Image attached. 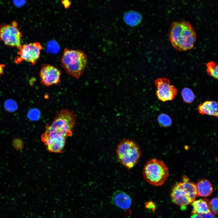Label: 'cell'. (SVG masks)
Here are the masks:
<instances>
[{"label":"cell","mask_w":218,"mask_h":218,"mask_svg":"<svg viewBox=\"0 0 218 218\" xmlns=\"http://www.w3.org/2000/svg\"><path fill=\"white\" fill-rule=\"evenodd\" d=\"M76 122L74 113L68 109L62 110L56 114L51 123L46 126L41 136L48 150L57 153L62 150L66 137L72 134Z\"/></svg>","instance_id":"6da1fadb"},{"label":"cell","mask_w":218,"mask_h":218,"mask_svg":"<svg viewBox=\"0 0 218 218\" xmlns=\"http://www.w3.org/2000/svg\"><path fill=\"white\" fill-rule=\"evenodd\" d=\"M169 38L174 48L179 51H186L193 48L196 34L189 22L185 20L175 21L170 25Z\"/></svg>","instance_id":"7a4b0ae2"},{"label":"cell","mask_w":218,"mask_h":218,"mask_svg":"<svg viewBox=\"0 0 218 218\" xmlns=\"http://www.w3.org/2000/svg\"><path fill=\"white\" fill-rule=\"evenodd\" d=\"M61 67L68 75L78 79L84 74L88 64V56L80 49H64L60 58Z\"/></svg>","instance_id":"3957f363"},{"label":"cell","mask_w":218,"mask_h":218,"mask_svg":"<svg viewBox=\"0 0 218 218\" xmlns=\"http://www.w3.org/2000/svg\"><path fill=\"white\" fill-rule=\"evenodd\" d=\"M144 180L149 184L160 186L166 181L169 177V171L166 164L162 160L155 158L148 161L143 171Z\"/></svg>","instance_id":"277c9868"},{"label":"cell","mask_w":218,"mask_h":218,"mask_svg":"<svg viewBox=\"0 0 218 218\" xmlns=\"http://www.w3.org/2000/svg\"><path fill=\"white\" fill-rule=\"evenodd\" d=\"M116 153L119 162L126 168L130 169L137 163L141 152L139 146L135 141L126 139L117 145Z\"/></svg>","instance_id":"5b68a950"},{"label":"cell","mask_w":218,"mask_h":218,"mask_svg":"<svg viewBox=\"0 0 218 218\" xmlns=\"http://www.w3.org/2000/svg\"><path fill=\"white\" fill-rule=\"evenodd\" d=\"M170 197L173 203L184 209L197 197L196 185L184 177L183 181L177 183L172 187Z\"/></svg>","instance_id":"8992f818"},{"label":"cell","mask_w":218,"mask_h":218,"mask_svg":"<svg viewBox=\"0 0 218 218\" xmlns=\"http://www.w3.org/2000/svg\"><path fill=\"white\" fill-rule=\"evenodd\" d=\"M22 34L17 23L2 24L0 26V40L6 45L20 49L21 47Z\"/></svg>","instance_id":"52a82bcc"},{"label":"cell","mask_w":218,"mask_h":218,"mask_svg":"<svg viewBox=\"0 0 218 218\" xmlns=\"http://www.w3.org/2000/svg\"><path fill=\"white\" fill-rule=\"evenodd\" d=\"M42 49V45L38 42L24 45L19 49L18 56L15 58V61L17 64H20L25 61L35 65L40 58Z\"/></svg>","instance_id":"ba28073f"},{"label":"cell","mask_w":218,"mask_h":218,"mask_svg":"<svg viewBox=\"0 0 218 218\" xmlns=\"http://www.w3.org/2000/svg\"><path fill=\"white\" fill-rule=\"evenodd\" d=\"M155 84L157 88L156 94L160 100L163 102L172 101L177 96V89L174 85L171 84L168 78H157Z\"/></svg>","instance_id":"9c48e42d"},{"label":"cell","mask_w":218,"mask_h":218,"mask_svg":"<svg viewBox=\"0 0 218 218\" xmlns=\"http://www.w3.org/2000/svg\"><path fill=\"white\" fill-rule=\"evenodd\" d=\"M61 75V72L58 68L48 64H43L39 72L41 83L46 86L58 85Z\"/></svg>","instance_id":"30bf717a"},{"label":"cell","mask_w":218,"mask_h":218,"mask_svg":"<svg viewBox=\"0 0 218 218\" xmlns=\"http://www.w3.org/2000/svg\"><path fill=\"white\" fill-rule=\"evenodd\" d=\"M111 201L114 205L130 214L132 200L128 194L122 191H117L113 195Z\"/></svg>","instance_id":"8fae6325"},{"label":"cell","mask_w":218,"mask_h":218,"mask_svg":"<svg viewBox=\"0 0 218 218\" xmlns=\"http://www.w3.org/2000/svg\"><path fill=\"white\" fill-rule=\"evenodd\" d=\"M218 103L215 101H206L200 104L197 109L199 113L202 114L218 117Z\"/></svg>","instance_id":"7c38bea8"},{"label":"cell","mask_w":218,"mask_h":218,"mask_svg":"<svg viewBox=\"0 0 218 218\" xmlns=\"http://www.w3.org/2000/svg\"><path fill=\"white\" fill-rule=\"evenodd\" d=\"M197 196L206 197L213 193V187L211 183L206 179L200 180L196 185Z\"/></svg>","instance_id":"4fadbf2b"},{"label":"cell","mask_w":218,"mask_h":218,"mask_svg":"<svg viewBox=\"0 0 218 218\" xmlns=\"http://www.w3.org/2000/svg\"><path fill=\"white\" fill-rule=\"evenodd\" d=\"M123 19L124 22L128 26L135 27L141 23L143 17L141 14L137 11L130 10L124 14Z\"/></svg>","instance_id":"5bb4252c"},{"label":"cell","mask_w":218,"mask_h":218,"mask_svg":"<svg viewBox=\"0 0 218 218\" xmlns=\"http://www.w3.org/2000/svg\"><path fill=\"white\" fill-rule=\"evenodd\" d=\"M192 213L199 215L206 213L210 210L209 203L205 199H200L192 202Z\"/></svg>","instance_id":"9a60e30c"},{"label":"cell","mask_w":218,"mask_h":218,"mask_svg":"<svg viewBox=\"0 0 218 218\" xmlns=\"http://www.w3.org/2000/svg\"><path fill=\"white\" fill-rule=\"evenodd\" d=\"M206 72L211 77L216 79L218 78V65L217 63L213 61H210L206 64Z\"/></svg>","instance_id":"2e32d148"},{"label":"cell","mask_w":218,"mask_h":218,"mask_svg":"<svg viewBox=\"0 0 218 218\" xmlns=\"http://www.w3.org/2000/svg\"><path fill=\"white\" fill-rule=\"evenodd\" d=\"M181 95L183 101L188 103H192L195 97L193 91L188 88H185L182 89Z\"/></svg>","instance_id":"e0dca14e"},{"label":"cell","mask_w":218,"mask_h":218,"mask_svg":"<svg viewBox=\"0 0 218 218\" xmlns=\"http://www.w3.org/2000/svg\"><path fill=\"white\" fill-rule=\"evenodd\" d=\"M158 121L160 126L167 127L171 125L172 120L170 117L165 114H160L157 118Z\"/></svg>","instance_id":"ac0fdd59"},{"label":"cell","mask_w":218,"mask_h":218,"mask_svg":"<svg viewBox=\"0 0 218 218\" xmlns=\"http://www.w3.org/2000/svg\"><path fill=\"white\" fill-rule=\"evenodd\" d=\"M5 109L8 111L12 112L16 111L17 106L16 103L12 100H7L5 103Z\"/></svg>","instance_id":"d6986e66"},{"label":"cell","mask_w":218,"mask_h":218,"mask_svg":"<svg viewBox=\"0 0 218 218\" xmlns=\"http://www.w3.org/2000/svg\"><path fill=\"white\" fill-rule=\"evenodd\" d=\"M210 208L215 214L218 213V198L217 197L212 199L209 203Z\"/></svg>","instance_id":"ffe728a7"},{"label":"cell","mask_w":218,"mask_h":218,"mask_svg":"<svg viewBox=\"0 0 218 218\" xmlns=\"http://www.w3.org/2000/svg\"><path fill=\"white\" fill-rule=\"evenodd\" d=\"M12 143L13 146L17 150H21L23 147L22 141L19 139H14Z\"/></svg>","instance_id":"44dd1931"},{"label":"cell","mask_w":218,"mask_h":218,"mask_svg":"<svg viewBox=\"0 0 218 218\" xmlns=\"http://www.w3.org/2000/svg\"><path fill=\"white\" fill-rule=\"evenodd\" d=\"M38 115L39 112L37 110L32 109L29 111L28 114V117L31 120H35L38 117Z\"/></svg>","instance_id":"7402d4cb"},{"label":"cell","mask_w":218,"mask_h":218,"mask_svg":"<svg viewBox=\"0 0 218 218\" xmlns=\"http://www.w3.org/2000/svg\"><path fill=\"white\" fill-rule=\"evenodd\" d=\"M145 207L146 209L154 211L156 208V205L152 201L150 200L145 203Z\"/></svg>","instance_id":"603a6c76"},{"label":"cell","mask_w":218,"mask_h":218,"mask_svg":"<svg viewBox=\"0 0 218 218\" xmlns=\"http://www.w3.org/2000/svg\"><path fill=\"white\" fill-rule=\"evenodd\" d=\"M202 218H217L215 214L212 211L209 212L201 215Z\"/></svg>","instance_id":"cb8c5ba5"},{"label":"cell","mask_w":218,"mask_h":218,"mask_svg":"<svg viewBox=\"0 0 218 218\" xmlns=\"http://www.w3.org/2000/svg\"><path fill=\"white\" fill-rule=\"evenodd\" d=\"M5 67L4 64H0V77L3 74L4 69Z\"/></svg>","instance_id":"d4e9b609"},{"label":"cell","mask_w":218,"mask_h":218,"mask_svg":"<svg viewBox=\"0 0 218 218\" xmlns=\"http://www.w3.org/2000/svg\"><path fill=\"white\" fill-rule=\"evenodd\" d=\"M190 218H202L201 215L195 214L193 213L191 216Z\"/></svg>","instance_id":"484cf974"},{"label":"cell","mask_w":218,"mask_h":218,"mask_svg":"<svg viewBox=\"0 0 218 218\" xmlns=\"http://www.w3.org/2000/svg\"><path fill=\"white\" fill-rule=\"evenodd\" d=\"M65 7H68L70 5V2L68 0H64L63 2Z\"/></svg>","instance_id":"4316f807"}]
</instances>
